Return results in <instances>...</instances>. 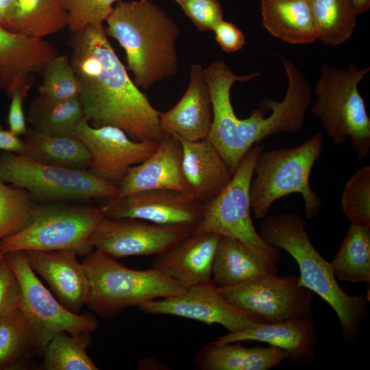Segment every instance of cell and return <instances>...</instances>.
I'll list each match as a JSON object with an SVG mask.
<instances>
[{
  "label": "cell",
  "instance_id": "obj_1",
  "mask_svg": "<svg viewBox=\"0 0 370 370\" xmlns=\"http://www.w3.org/2000/svg\"><path fill=\"white\" fill-rule=\"evenodd\" d=\"M68 45L84 117L93 127H118L136 141L160 143L167 136L160 112L129 77L103 24L73 33Z\"/></svg>",
  "mask_w": 370,
  "mask_h": 370
},
{
  "label": "cell",
  "instance_id": "obj_2",
  "mask_svg": "<svg viewBox=\"0 0 370 370\" xmlns=\"http://www.w3.org/2000/svg\"><path fill=\"white\" fill-rule=\"evenodd\" d=\"M106 21L107 35L125 51L127 68L136 86L147 90L176 75L180 29L153 1H120Z\"/></svg>",
  "mask_w": 370,
  "mask_h": 370
},
{
  "label": "cell",
  "instance_id": "obj_3",
  "mask_svg": "<svg viewBox=\"0 0 370 370\" xmlns=\"http://www.w3.org/2000/svg\"><path fill=\"white\" fill-rule=\"evenodd\" d=\"M259 234L269 245L287 251L299 266V284L326 301L339 320L341 336L354 343L367 318L369 297L349 295L340 286L328 262L311 243L306 224L298 213H282L265 217Z\"/></svg>",
  "mask_w": 370,
  "mask_h": 370
},
{
  "label": "cell",
  "instance_id": "obj_4",
  "mask_svg": "<svg viewBox=\"0 0 370 370\" xmlns=\"http://www.w3.org/2000/svg\"><path fill=\"white\" fill-rule=\"evenodd\" d=\"M323 145V136L317 132L299 146L263 149L259 153L249 189L251 210L256 219H264L276 200L292 193L303 197L308 219L317 217L322 200L310 187V175Z\"/></svg>",
  "mask_w": 370,
  "mask_h": 370
},
{
  "label": "cell",
  "instance_id": "obj_5",
  "mask_svg": "<svg viewBox=\"0 0 370 370\" xmlns=\"http://www.w3.org/2000/svg\"><path fill=\"white\" fill-rule=\"evenodd\" d=\"M369 71V66L360 68L352 62L346 69L323 64L310 108L335 144L341 145L349 138L359 162L370 153V118L358 90Z\"/></svg>",
  "mask_w": 370,
  "mask_h": 370
},
{
  "label": "cell",
  "instance_id": "obj_6",
  "mask_svg": "<svg viewBox=\"0 0 370 370\" xmlns=\"http://www.w3.org/2000/svg\"><path fill=\"white\" fill-rule=\"evenodd\" d=\"M82 263L89 282L86 305L99 316L114 317L130 306L175 296L187 289L177 281L151 268L134 270L101 250L92 249Z\"/></svg>",
  "mask_w": 370,
  "mask_h": 370
},
{
  "label": "cell",
  "instance_id": "obj_7",
  "mask_svg": "<svg viewBox=\"0 0 370 370\" xmlns=\"http://www.w3.org/2000/svg\"><path fill=\"white\" fill-rule=\"evenodd\" d=\"M104 218L90 202L56 201L37 204L28 224L0 241L4 254L14 251L72 249L85 256L92 236Z\"/></svg>",
  "mask_w": 370,
  "mask_h": 370
},
{
  "label": "cell",
  "instance_id": "obj_8",
  "mask_svg": "<svg viewBox=\"0 0 370 370\" xmlns=\"http://www.w3.org/2000/svg\"><path fill=\"white\" fill-rule=\"evenodd\" d=\"M0 180L24 188L37 204L56 201L90 202L118 197L119 187L88 170L34 162L23 155L0 153Z\"/></svg>",
  "mask_w": 370,
  "mask_h": 370
},
{
  "label": "cell",
  "instance_id": "obj_9",
  "mask_svg": "<svg viewBox=\"0 0 370 370\" xmlns=\"http://www.w3.org/2000/svg\"><path fill=\"white\" fill-rule=\"evenodd\" d=\"M263 149L259 143L249 149L229 184L204 206L202 218L192 234L214 233L237 239L277 264L280 258L278 248L262 238L251 217L250 184L257 157Z\"/></svg>",
  "mask_w": 370,
  "mask_h": 370
},
{
  "label": "cell",
  "instance_id": "obj_10",
  "mask_svg": "<svg viewBox=\"0 0 370 370\" xmlns=\"http://www.w3.org/2000/svg\"><path fill=\"white\" fill-rule=\"evenodd\" d=\"M5 257L19 284L18 308L28 325L32 347L42 354L47 343L61 332L96 329L97 320L92 314H75L53 296L31 268L26 251H10Z\"/></svg>",
  "mask_w": 370,
  "mask_h": 370
},
{
  "label": "cell",
  "instance_id": "obj_11",
  "mask_svg": "<svg viewBox=\"0 0 370 370\" xmlns=\"http://www.w3.org/2000/svg\"><path fill=\"white\" fill-rule=\"evenodd\" d=\"M219 291L232 305L267 323L312 316L314 293L295 275L266 276Z\"/></svg>",
  "mask_w": 370,
  "mask_h": 370
},
{
  "label": "cell",
  "instance_id": "obj_12",
  "mask_svg": "<svg viewBox=\"0 0 370 370\" xmlns=\"http://www.w3.org/2000/svg\"><path fill=\"white\" fill-rule=\"evenodd\" d=\"M278 56L288 79L287 90L280 101L267 98L260 103L270 111L268 116L258 108L253 110L249 117L238 118L239 137L248 148L272 136L300 131L311 104V88L305 75L289 60Z\"/></svg>",
  "mask_w": 370,
  "mask_h": 370
},
{
  "label": "cell",
  "instance_id": "obj_13",
  "mask_svg": "<svg viewBox=\"0 0 370 370\" xmlns=\"http://www.w3.org/2000/svg\"><path fill=\"white\" fill-rule=\"evenodd\" d=\"M184 225H160L132 218L105 217L95 229L94 247L115 258L158 255L192 234Z\"/></svg>",
  "mask_w": 370,
  "mask_h": 370
},
{
  "label": "cell",
  "instance_id": "obj_14",
  "mask_svg": "<svg viewBox=\"0 0 370 370\" xmlns=\"http://www.w3.org/2000/svg\"><path fill=\"white\" fill-rule=\"evenodd\" d=\"M138 308L146 314L177 316L207 325L220 324L229 332L267 323L230 303L212 280L188 288L177 295L143 302Z\"/></svg>",
  "mask_w": 370,
  "mask_h": 370
},
{
  "label": "cell",
  "instance_id": "obj_15",
  "mask_svg": "<svg viewBox=\"0 0 370 370\" xmlns=\"http://www.w3.org/2000/svg\"><path fill=\"white\" fill-rule=\"evenodd\" d=\"M76 136L89 151L88 171L117 186L129 168L147 159L159 144L134 140L123 130L114 126H91L85 118L77 128Z\"/></svg>",
  "mask_w": 370,
  "mask_h": 370
},
{
  "label": "cell",
  "instance_id": "obj_16",
  "mask_svg": "<svg viewBox=\"0 0 370 370\" xmlns=\"http://www.w3.org/2000/svg\"><path fill=\"white\" fill-rule=\"evenodd\" d=\"M212 108L207 138L217 149L233 175L249 148L239 137L230 92L236 82H246L260 75L255 72L239 75L224 62L217 60L204 69Z\"/></svg>",
  "mask_w": 370,
  "mask_h": 370
},
{
  "label": "cell",
  "instance_id": "obj_17",
  "mask_svg": "<svg viewBox=\"0 0 370 370\" xmlns=\"http://www.w3.org/2000/svg\"><path fill=\"white\" fill-rule=\"evenodd\" d=\"M103 201L99 208L105 217L138 219L193 229L200 222L204 209L192 194L171 189L146 190Z\"/></svg>",
  "mask_w": 370,
  "mask_h": 370
},
{
  "label": "cell",
  "instance_id": "obj_18",
  "mask_svg": "<svg viewBox=\"0 0 370 370\" xmlns=\"http://www.w3.org/2000/svg\"><path fill=\"white\" fill-rule=\"evenodd\" d=\"M188 86L177 104L159 114L162 130L180 140L198 141L207 139L212 108L204 69L199 64L190 68Z\"/></svg>",
  "mask_w": 370,
  "mask_h": 370
},
{
  "label": "cell",
  "instance_id": "obj_19",
  "mask_svg": "<svg viewBox=\"0 0 370 370\" xmlns=\"http://www.w3.org/2000/svg\"><path fill=\"white\" fill-rule=\"evenodd\" d=\"M182 157L180 140L167 136L147 159L129 168L118 186L116 197L151 189H171L192 194L183 172Z\"/></svg>",
  "mask_w": 370,
  "mask_h": 370
},
{
  "label": "cell",
  "instance_id": "obj_20",
  "mask_svg": "<svg viewBox=\"0 0 370 370\" xmlns=\"http://www.w3.org/2000/svg\"><path fill=\"white\" fill-rule=\"evenodd\" d=\"M26 253L32 270L47 282L60 302L69 311L79 314L88 301L89 282L76 251L30 250Z\"/></svg>",
  "mask_w": 370,
  "mask_h": 370
},
{
  "label": "cell",
  "instance_id": "obj_21",
  "mask_svg": "<svg viewBox=\"0 0 370 370\" xmlns=\"http://www.w3.org/2000/svg\"><path fill=\"white\" fill-rule=\"evenodd\" d=\"M243 341L263 342L279 347L286 352L289 362L297 365L313 362L318 343L312 316L259 324L247 330L220 336L214 342L221 345Z\"/></svg>",
  "mask_w": 370,
  "mask_h": 370
},
{
  "label": "cell",
  "instance_id": "obj_22",
  "mask_svg": "<svg viewBox=\"0 0 370 370\" xmlns=\"http://www.w3.org/2000/svg\"><path fill=\"white\" fill-rule=\"evenodd\" d=\"M219 238L214 233L191 234L155 256L151 268L187 288L210 282Z\"/></svg>",
  "mask_w": 370,
  "mask_h": 370
},
{
  "label": "cell",
  "instance_id": "obj_23",
  "mask_svg": "<svg viewBox=\"0 0 370 370\" xmlns=\"http://www.w3.org/2000/svg\"><path fill=\"white\" fill-rule=\"evenodd\" d=\"M57 49L43 38H32L0 26V90L10 95L21 82L42 73L47 63L58 56Z\"/></svg>",
  "mask_w": 370,
  "mask_h": 370
},
{
  "label": "cell",
  "instance_id": "obj_24",
  "mask_svg": "<svg viewBox=\"0 0 370 370\" xmlns=\"http://www.w3.org/2000/svg\"><path fill=\"white\" fill-rule=\"evenodd\" d=\"M180 141L184 176L194 197L204 206L225 188L233 175L208 140Z\"/></svg>",
  "mask_w": 370,
  "mask_h": 370
},
{
  "label": "cell",
  "instance_id": "obj_25",
  "mask_svg": "<svg viewBox=\"0 0 370 370\" xmlns=\"http://www.w3.org/2000/svg\"><path fill=\"white\" fill-rule=\"evenodd\" d=\"M276 264L237 239L220 236L212 272L219 288L230 287L269 275H276Z\"/></svg>",
  "mask_w": 370,
  "mask_h": 370
},
{
  "label": "cell",
  "instance_id": "obj_26",
  "mask_svg": "<svg viewBox=\"0 0 370 370\" xmlns=\"http://www.w3.org/2000/svg\"><path fill=\"white\" fill-rule=\"evenodd\" d=\"M285 359L286 352L277 347L248 348L241 341L221 345L212 341L197 353L194 363L200 370H269Z\"/></svg>",
  "mask_w": 370,
  "mask_h": 370
},
{
  "label": "cell",
  "instance_id": "obj_27",
  "mask_svg": "<svg viewBox=\"0 0 370 370\" xmlns=\"http://www.w3.org/2000/svg\"><path fill=\"white\" fill-rule=\"evenodd\" d=\"M262 25L273 36L289 44L317 40L308 0H261Z\"/></svg>",
  "mask_w": 370,
  "mask_h": 370
},
{
  "label": "cell",
  "instance_id": "obj_28",
  "mask_svg": "<svg viewBox=\"0 0 370 370\" xmlns=\"http://www.w3.org/2000/svg\"><path fill=\"white\" fill-rule=\"evenodd\" d=\"M21 155L39 163L75 170H88L90 156L77 136H49L32 127L23 135Z\"/></svg>",
  "mask_w": 370,
  "mask_h": 370
},
{
  "label": "cell",
  "instance_id": "obj_29",
  "mask_svg": "<svg viewBox=\"0 0 370 370\" xmlns=\"http://www.w3.org/2000/svg\"><path fill=\"white\" fill-rule=\"evenodd\" d=\"M67 26L62 0H15L4 29L32 38H43Z\"/></svg>",
  "mask_w": 370,
  "mask_h": 370
},
{
  "label": "cell",
  "instance_id": "obj_30",
  "mask_svg": "<svg viewBox=\"0 0 370 370\" xmlns=\"http://www.w3.org/2000/svg\"><path fill=\"white\" fill-rule=\"evenodd\" d=\"M84 118L79 96L57 101L38 94L30 104L27 120L32 129L43 134L76 136Z\"/></svg>",
  "mask_w": 370,
  "mask_h": 370
},
{
  "label": "cell",
  "instance_id": "obj_31",
  "mask_svg": "<svg viewBox=\"0 0 370 370\" xmlns=\"http://www.w3.org/2000/svg\"><path fill=\"white\" fill-rule=\"evenodd\" d=\"M336 278L352 283L370 282V225L351 223L330 262Z\"/></svg>",
  "mask_w": 370,
  "mask_h": 370
},
{
  "label": "cell",
  "instance_id": "obj_32",
  "mask_svg": "<svg viewBox=\"0 0 370 370\" xmlns=\"http://www.w3.org/2000/svg\"><path fill=\"white\" fill-rule=\"evenodd\" d=\"M317 39L328 46L347 42L356 27V10L352 0H308Z\"/></svg>",
  "mask_w": 370,
  "mask_h": 370
},
{
  "label": "cell",
  "instance_id": "obj_33",
  "mask_svg": "<svg viewBox=\"0 0 370 370\" xmlns=\"http://www.w3.org/2000/svg\"><path fill=\"white\" fill-rule=\"evenodd\" d=\"M89 331L61 332L46 345L42 354L47 370H97L99 368L86 352L90 347Z\"/></svg>",
  "mask_w": 370,
  "mask_h": 370
},
{
  "label": "cell",
  "instance_id": "obj_34",
  "mask_svg": "<svg viewBox=\"0 0 370 370\" xmlns=\"http://www.w3.org/2000/svg\"><path fill=\"white\" fill-rule=\"evenodd\" d=\"M36 205L27 190L0 180V241L23 229Z\"/></svg>",
  "mask_w": 370,
  "mask_h": 370
},
{
  "label": "cell",
  "instance_id": "obj_35",
  "mask_svg": "<svg viewBox=\"0 0 370 370\" xmlns=\"http://www.w3.org/2000/svg\"><path fill=\"white\" fill-rule=\"evenodd\" d=\"M31 347L29 327L18 308L0 314V369L14 364Z\"/></svg>",
  "mask_w": 370,
  "mask_h": 370
},
{
  "label": "cell",
  "instance_id": "obj_36",
  "mask_svg": "<svg viewBox=\"0 0 370 370\" xmlns=\"http://www.w3.org/2000/svg\"><path fill=\"white\" fill-rule=\"evenodd\" d=\"M39 94L53 100H66L79 96V84L66 56H57L45 65Z\"/></svg>",
  "mask_w": 370,
  "mask_h": 370
},
{
  "label": "cell",
  "instance_id": "obj_37",
  "mask_svg": "<svg viewBox=\"0 0 370 370\" xmlns=\"http://www.w3.org/2000/svg\"><path fill=\"white\" fill-rule=\"evenodd\" d=\"M344 214L351 223L370 225V166L357 170L344 186L341 198Z\"/></svg>",
  "mask_w": 370,
  "mask_h": 370
},
{
  "label": "cell",
  "instance_id": "obj_38",
  "mask_svg": "<svg viewBox=\"0 0 370 370\" xmlns=\"http://www.w3.org/2000/svg\"><path fill=\"white\" fill-rule=\"evenodd\" d=\"M121 0H62L67 13V26L72 33L90 25L103 24ZM153 1V0H140Z\"/></svg>",
  "mask_w": 370,
  "mask_h": 370
},
{
  "label": "cell",
  "instance_id": "obj_39",
  "mask_svg": "<svg viewBox=\"0 0 370 370\" xmlns=\"http://www.w3.org/2000/svg\"><path fill=\"white\" fill-rule=\"evenodd\" d=\"M199 32L212 31L223 20L219 0H175Z\"/></svg>",
  "mask_w": 370,
  "mask_h": 370
},
{
  "label": "cell",
  "instance_id": "obj_40",
  "mask_svg": "<svg viewBox=\"0 0 370 370\" xmlns=\"http://www.w3.org/2000/svg\"><path fill=\"white\" fill-rule=\"evenodd\" d=\"M20 286L5 257L0 261V314L18 308Z\"/></svg>",
  "mask_w": 370,
  "mask_h": 370
},
{
  "label": "cell",
  "instance_id": "obj_41",
  "mask_svg": "<svg viewBox=\"0 0 370 370\" xmlns=\"http://www.w3.org/2000/svg\"><path fill=\"white\" fill-rule=\"evenodd\" d=\"M31 86L30 82L18 83L13 87L8 95L11 98L8 116L9 130L18 136L24 135L27 130L23 110V103Z\"/></svg>",
  "mask_w": 370,
  "mask_h": 370
},
{
  "label": "cell",
  "instance_id": "obj_42",
  "mask_svg": "<svg viewBox=\"0 0 370 370\" xmlns=\"http://www.w3.org/2000/svg\"><path fill=\"white\" fill-rule=\"evenodd\" d=\"M217 42L226 53H234L241 49L246 43L243 33L232 23L224 20L212 30Z\"/></svg>",
  "mask_w": 370,
  "mask_h": 370
},
{
  "label": "cell",
  "instance_id": "obj_43",
  "mask_svg": "<svg viewBox=\"0 0 370 370\" xmlns=\"http://www.w3.org/2000/svg\"><path fill=\"white\" fill-rule=\"evenodd\" d=\"M0 149L21 154L23 150V140L0 125Z\"/></svg>",
  "mask_w": 370,
  "mask_h": 370
},
{
  "label": "cell",
  "instance_id": "obj_44",
  "mask_svg": "<svg viewBox=\"0 0 370 370\" xmlns=\"http://www.w3.org/2000/svg\"><path fill=\"white\" fill-rule=\"evenodd\" d=\"M15 0H0V26L4 28L14 9Z\"/></svg>",
  "mask_w": 370,
  "mask_h": 370
},
{
  "label": "cell",
  "instance_id": "obj_45",
  "mask_svg": "<svg viewBox=\"0 0 370 370\" xmlns=\"http://www.w3.org/2000/svg\"><path fill=\"white\" fill-rule=\"evenodd\" d=\"M166 367L155 358H145L139 362L140 369H163Z\"/></svg>",
  "mask_w": 370,
  "mask_h": 370
},
{
  "label": "cell",
  "instance_id": "obj_46",
  "mask_svg": "<svg viewBox=\"0 0 370 370\" xmlns=\"http://www.w3.org/2000/svg\"><path fill=\"white\" fill-rule=\"evenodd\" d=\"M358 14L367 12L370 8V0H352Z\"/></svg>",
  "mask_w": 370,
  "mask_h": 370
},
{
  "label": "cell",
  "instance_id": "obj_47",
  "mask_svg": "<svg viewBox=\"0 0 370 370\" xmlns=\"http://www.w3.org/2000/svg\"><path fill=\"white\" fill-rule=\"evenodd\" d=\"M5 258V254L3 252L1 246H0V261Z\"/></svg>",
  "mask_w": 370,
  "mask_h": 370
}]
</instances>
